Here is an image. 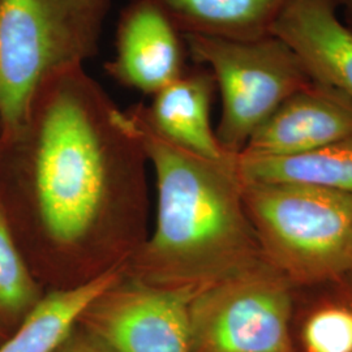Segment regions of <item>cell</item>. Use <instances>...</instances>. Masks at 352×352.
Here are the masks:
<instances>
[{
	"label": "cell",
	"mask_w": 352,
	"mask_h": 352,
	"mask_svg": "<svg viewBox=\"0 0 352 352\" xmlns=\"http://www.w3.org/2000/svg\"><path fill=\"white\" fill-rule=\"evenodd\" d=\"M11 136L28 145L55 289L124 267L146 240L148 162L126 111L84 67H75L43 82L25 124Z\"/></svg>",
	"instance_id": "cell-1"
},
{
	"label": "cell",
	"mask_w": 352,
	"mask_h": 352,
	"mask_svg": "<svg viewBox=\"0 0 352 352\" xmlns=\"http://www.w3.org/2000/svg\"><path fill=\"white\" fill-rule=\"evenodd\" d=\"M155 174L157 212L149 238L124 274L162 289L201 291L261 264L263 248L231 164H217L160 138L126 111Z\"/></svg>",
	"instance_id": "cell-2"
},
{
	"label": "cell",
	"mask_w": 352,
	"mask_h": 352,
	"mask_svg": "<svg viewBox=\"0 0 352 352\" xmlns=\"http://www.w3.org/2000/svg\"><path fill=\"white\" fill-rule=\"evenodd\" d=\"M113 0H0V122L4 136L25 124L51 76L84 67L101 45Z\"/></svg>",
	"instance_id": "cell-3"
},
{
	"label": "cell",
	"mask_w": 352,
	"mask_h": 352,
	"mask_svg": "<svg viewBox=\"0 0 352 352\" xmlns=\"http://www.w3.org/2000/svg\"><path fill=\"white\" fill-rule=\"evenodd\" d=\"M241 195L263 251L291 277L317 280L351 270L352 195L253 182H241Z\"/></svg>",
	"instance_id": "cell-4"
},
{
	"label": "cell",
	"mask_w": 352,
	"mask_h": 352,
	"mask_svg": "<svg viewBox=\"0 0 352 352\" xmlns=\"http://www.w3.org/2000/svg\"><path fill=\"white\" fill-rule=\"evenodd\" d=\"M183 37L189 58L213 75L222 102L215 136L232 157L289 96L314 81L299 56L273 34L251 41Z\"/></svg>",
	"instance_id": "cell-5"
},
{
	"label": "cell",
	"mask_w": 352,
	"mask_h": 352,
	"mask_svg": "<svg viewBox=\"0 0 352 352\" xmlns=\"http://www.w3.org/2000/svg\"><path fill=\"white\" fill-rule=\"evenodd\" d=\"M289 289L264 265L196 294L190 352H295Z\"/></svg>",
	"instance_id": "cell-6"
},
{
	"label": "cell",
	"mask_w": 352,
	"mask_h": 352,
	"mask_svg": "<svg viewBox=\"0 0 352 352\" xmlns=\"http://www.w3.org/2000/svg\"><path fill=\"white\" fill-rule=\"evenodd\" d=\"M199 291L123 276L84 309L78 325L113 352H190L189 305Z\"/></svg>",
	"instance_id": "cell-7"
},
{
	"label": "cell",
	"mask_w": 352,
	"mask_h": 352,
	"mask_svg": "<svg viewBox=\"0 0 352 352\" xmlns=\"http://www.w3.org/2000/svg\"><path fill=\"white\" fill-rule=\"evenodd\" d=\"M183 34L151 0H132L119 16L115 55L104 71L118 84L154 96L184 74Z\"/></svg>",
	"instance_id": "cell-8"
},
{
	"label": "cell",
	"mask_w": 352,
	"mask_h": 352,
	"mask_svg": "<svg viewBox=\"0 0 352 352\" xmlns=\"http://www.w3.org/2000/svg\"><path fill=\"white\" fill-rule=\"evenodd\" d=\"M349 138H352V101L314 80L289 96L238 155L289 157Z\"/></svg>",
	"instance_id": "cell-9"
},
{
	"label": "cell",
	"mask_w": 352,
	"mask_h": 352,
	"mask_svg": "<svg viewBox=\"0 0 352 352\" xmlns=\"http://www.w3.org/2000/svg\"><path fill=\"white\" fill-rule=\"evenodd\" d=\"M272 34L289 45L315 81L352 101V30L334 0H289Z\"/></svg>",
	"instance_id": "cell-10"
},
{
	"label": "cell",
	"mask_w": 352,
	"mask_h": 352,
	"mask_svg": "<svg viewBox=\"0 0 352 352\" xmlns=\"http://www.w3.org/2000/svg\"><path fill=\"white\" fill-rule=\"evenodd\" d=\"M217 85L201 64L188 67L175 81L153 96L149 106L132 107L160 138L217 164H231L235 157L221 146L210 122Z\"/></svg>",
	"instance_id": "cell-11"
},
{
	"label": "cell",
	"mask_w": 352,
	"mask_h": 352,
	"mask_svg": "<svg viewBox=\"0 0 352 352\" xmlns=\"http://www.w3.org/2000/svg\"><path fill=\"white\" fill-rule=\"evenodd\" d=\"M183 36L267 37L289 0H151Z\"/></svg>",
	"instance_id": "cell-12"
},
{
	"label": "cell",
	"mask_w": 352,
	"mask_h": 352,
	"mask_svg": "<svg viewBox=\"0 0 352 352\" xmlns=\"http://www.w3.org/2000/svg\"><path fill=\"white\" fill-rule=\"evenodd\" d=\"M123 273L124 267L113 269L84 285L52 289L43 295L12 336L0 344V352H56L84 309Z\"/></svg>",
	"instance_id": "cell-13"
},
{
	"label": "cell",
	"mask_w": 352,
	"mask_h": 352,
	"mask_svg": "<svg viewBox=\"0 0 352 352\" xmlns=\"http://www.w3.org/2000/svg\"><path fill=\"white\" fill-rule=\"evenodd\" d=\"M241 182L286 183L352 195V138L289 157H235Z\"/></svg>",
	"instance_id": "cell-14"
},
{
	"label": "cell",
	"mask_w": 352,
	"mask_h": 352,
	"mask_svg": "<svg viewBox=\"0 0 352 352\" xmlns=\"http://www.w3.org/2000/svg\"><path fill=\"white\" fill-rule=\"evenodd\" d=\"M43 298L13 238L6 210L0 205V329L19 327Z\"/></svg>",
	"instance_id": "cell-15"
},
{
	"label": "cell",
	"mask_w": 352,
	"mask_h": 352,
	"mask_svg": "<svg viewBox=\"0 0 352 352\" xmlns=\"http://www.w3.org/2000/svg\"><path fill=\"white\" fill-rule=\"evenodd\" d=\"M305 352H352V309L327 305L315 311L302 327Z\"/></svg>",
	"instance_id": "cell-16"
},
{
	"label": "cell",
	"mask_w": 352,
	"mask_h": 352,
	"mask_svg": "<svg viewBox=\"0 0 352 352\" xmlns=\"http://www.w3.org/2000/svg\"><path fill=\"white\" fill-rule=\"evenodd\" d=\"M56 352H113L100 338L87 329L78 325L74 327Z\"/></svg>",
	"instance_id": "cell-17"
},
{
	"label": "cell",
	"mask_w": 352,
	"mask_h": 352,
	"mask_svg": "<svg viewBox=\"0 0 352 352\" xmlns=\"http://www.w3.org/2000/svg\"><path fill=\"white\" fill-rule=\"evenodd\" d=\"M343 23L352 30V0H334Z\"/></svg>",
	"instance_id": "cell-18"
},
{
	"label": "cell",
	"mask_w": 352,
	"mask_h": 352,
	"mask_svg": "<svg viewBox=\"0 0 352 352\" xmlns=\"http://www.w3.org/2000/svg\"><path fill=\"white\" fill-rule=\"evenodd\" d=\"M6 338H7V336H6V333H4V331H3V330H1V329H0V344H1V343H3V342H4V340H6Z\"/></svg>",
	"instance_id": "cell-19"
}]
</instances>
